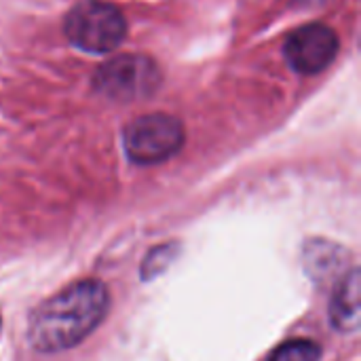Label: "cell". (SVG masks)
<instances>
[{
  "label": "cell",
  "instance_id": "1",
  "mask_svg": "<svg viewBox=\"0 0 361 361\" xmlns=\"http://www.w3.org/2000/svg\"><path fill=\"white\" fill-rule=\"evenodd\" d=\"M110 294L97 279H82L40 302L27 322V341L38 353L80 345L106 319Z\"/></svg>",
  "mask_w": 361,
  "mask_h": 361
},
{
  "label": "cell",
  "instance_id": "2",
  "mask_svg": "<svg viewBox=\"0 0 361 361\" xmlns=\"http://www.w3.org/2000/svg\"><path fill=\"white\" fill-rule=\"evenodd\" d=\"M125 17L123 13L102 0H85L76 4L66 17L68 38L82 51L108 53L116 49L125 38Z\"/></svg>",
  "mask_w": 361,
  "mask_h": 361
},
{
  "label": "cell",
  "instance_id": "3",
  "mask_svg": "<svg viewBox=\"0 0 361 361\" xmlns=\"http://www.w3.org/2000/svg\"><path fill=\"white\" fill-rule=\"evenodd\" d=\"M184 144V127L169 114H146L125 129V152L137 165H157Z\"/></svg>",
  "mask_w": 361,
  "mask_h": 361
},
{
  "label": "cell",
  "instance_id": "4",
  "mask_svg": "<svg viewBox=\"0 0 361 361\" xmlns=\"http://www.w3.org/2000/svg\"><path fill=\"white\" fill-rule=\"evenodd\" d=\"M161 82L159 68L144 55H121L95 74V87L112 99H140L150 95Z\"/></svg>",
  "mask_w": 361,
  "mask_h": 361
},
{
  "label": "cell",
  "instance_id": "5",
  "mask_svg": "<svg viewBox=\"0 0 361 361\" xmlns=\"http://www.w3.org/2000/svg\"><path fill=\"white\" fill-rule=\"evenodd\" d=\"M338 53V38L334 30L324 23H309L296 30L286 42V57L290 66L302 74H317L332 63Z\"/></svg>",
  "mask_w": 361,
  "mask_h": 361
},
{
  "label": "cell",
  "instance_id": "6",
  "mask_svg": "<svg viewBox=\"0 0 361 361\" xmlns=\"http://www.w3.org/2000/svg\"><path fill=\"white\" fill-rule=\"evenodd\" d=\"M361 277L353 267L334 290L330 305V322L338 332H355L361 322Z\"/></svg>",
  "mask_w": 361,
  "mask_h": 361
},
{
  "label": "cell",
  "instance_id": "7",
  "mask_svg": "<svg viewBox=\"0 0 361 361\" xmlns=\"http://www.w3.org/2000/svg\"><path fill=\"white\" fill-rule=\"evenodd\" d=\"M322 360V347L313 341L298 338L281 345L269 361H319Z\"/></svg>",
  "mask_w": 361,
  "mask_h": 361
},
{
  "label": "cell",
  "instance_id": "8",
  "mask_svg": "<svg viewBox=\"0 0 361 361\" xmlns=\"http://www.w3.org/2000/svg\"><path fill=\"white\" fill-rule=\"evenodd\" d=\"M178 254V247L176 245H163V247H157L148 254V258L144 260V267H142V275L144 279H152L154 275L163 273L176 258Z\"/></svg>",
  "mask_w": 361,
  "mask_h": 361
},
{
  "label": "cell",
  "instance_id": "9",
  "mask_svg": "<svg viewBox=\"0 0 361 361\" xmlns=\"http://www.w3.org/2000/svg\"><path fill=\"white\" fill-rule=\"evenodd\" d=\"M0 326H2V322H0Z\"/></svg>",
  "mask_w": 361,
  "mask_h": 361
}]
</instances>
